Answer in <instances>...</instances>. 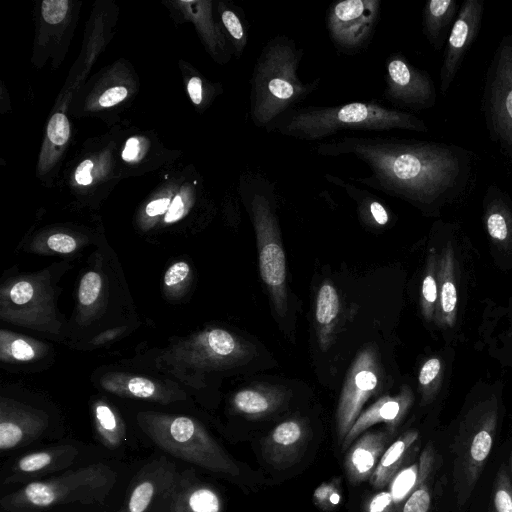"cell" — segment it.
Segmentation results:
<instances>
[{
    "label": "cell",
    "mask_w": 512,
    "mask_h": 512,
    "mask_svg": "<svg viewBox=\"0 0 512 512\" xmlns=\"http://www.w3.org/2000/svg\"><path fill=\"white\" fill-rule=\"evenodd\" d=\"M315 151L326 157H355L370 174L353 181L400 198L428 216L463 200L478 178V156L455 143L344 135L318 144Z\"/></svg>",
    "instance_id": "cell-1"
},
{
    "label": "cell",
    "mask_w": 512,
    "mask_h": 512,
    "mask_svg": "<svg viewBox=\"0 0 512 512\" xmlns=\"http://www.w3.org/2000/svg\"><path fill=\"white\" fill-rule=\"evenodd\" d=\"M429 131L427 123L411 112L389 108L377 101L335 106H297L276 118L267 132L304 141H318L342 131Z\"/></svg>",
    "instance_id": "cell-2"
},
{
    "label": "cell",
    "mask_w": 512,
    "mask_h": 512,
    "mask_svg": "<svg viewBox=\"0 0 512 512\" xmlns=\"http://www.w3.org/2000/svg\"><path fill=\"white\" fill-rule=\"evenodd\" d=\"M304 49L287 35L270 38L259 52L250 78L249 114L257 128L297 107L321 84V78L304 82L298 70Z\"/></svg>",
    "instance_id": "cell-3"
},
{
    "label": "cell",
    "mask_w": 512,
    "mask_h": 512,
    "mask_svg": "<svg viewBox=\"0 0 512 512\" xmlns=\"http://www.w3.org/2000/svg\"><path fill=\"white\" fill-rule=\"evenodd\" d=\"M240 193L255 229L261 278L275 310L287 313L286 262L275 211V183L261 172L248 169L240 179Z\"/></svg>",
    "instance_id": "cell-4"
},
{
    "label": "cell",
    "mask_w": 512,
    "mask_h": 512,
    "mask_svg": "<svg viewBox=\"0 0 512 512\" xmlns=\"http://www.w3.org/2000/svg\"><path fill=\"white\" fill-rule=\"evenodd\" d=\"M116 483V473L102 463L67 471L59 476L31 481L0 500L6 512H32L80 502L102 503Z\"/></svg>",
    "instance_id": "cell-5"
},
{
    "label": "cell",
    "mask_w": 512,
    "mask_h": 512,
    "mask_svg": "<svg viewBox=\"0 0 512 512\" xmlns=\"http://www.w3.org/2000/svg\"><path fill=\"white\" fill-rule=\"evenodd\" d=\"M144 430L161 450L173 457L215 473L230 476L240 473L230 455L189 417L151 418Z\"/></svg>",
    "instance_id": "cell-6"
},
{
    "label": "cell",
    "mask_w": 512,
    "mask_h": 512,
    "mask_svg": "<svg viewBox=\"0 0 512 512\" xmlns=\"http://www.w3.org/2000/svg\"><path fill=\"white\" fill-rule=\"evenodd\" d=\"M481 112L489 139L501 152L512 148V34L497 45L485 73Z\"/></svg>",
    "instance_id": "cell-7"
},
{
    "label": "cell",
    "mask_w": 512,
    "mask_h": 512,
    "mask_svg": "<svg viewBox=\"0 0 512 512\" xmlns=\"http://www.w3.org/2000/svg\"><path fill=\"white\" fill-rule=\"evenodd\" d=\"M381 0H344L332 3L326 25L336 50L355 55L370 44L381 11Z\"/></svg>",
    "instance_id": "cell-8"
},
{
    "label": "cell",
    "mask_w": 512,
    "mask_h": 512,
    "mask_svg": "<svg viewBox=\"0 0 512 512\" xmlns=\"http://www.w3.org/2000/svg\"><path fill=\"white\" fill-rule=\"evenodd\" d=\"M384 80L383 97L398 110L419 112L436 104L434 80L402 53H392L386 58Z\"/></svg>",
    "instance_id": "cell-9"
},
{
    "label": "cell",
    "mask_w": 512,
    "mask_h": 512,
    "mask_svg": "<svg viewBox=\"0 0 512 512\" xmlns=\"http://www.w3.org/2000/svg\"><path fill=\"white\" fill-rule=\"evenodd\" d=\"M178 474L164 456L147 463L129 486L124 512H168Z\"/></svg>",
    "instance_id": "cell-10"
},
{
    "label": "cell",
    "mask_w": 512,
    "mask_h": 512,
    "mask_svg": "<svg viewBox=\"0 0 512 512\" xmlns=\"http://www.w3.org/2000/svg\"><path fill=\"white\" fill-rule=\"evenodd\" d=\"M379 367L372 348L362 350L348 370L340 395L336 428L339 442H343L358 418L365 402L378 386Z\"/></svg>",
    "instance_id": "cell-11"
},
{
    "label": "cell",
    "mask_w": 512,
    "mask_h": 512,
    "mask_svg": "<svg viewBox=\"0 0 512 512\" xmlns=\"http://www.w3.org/2000/svg\"><path fill=\"white\" fill-rule=\"evenodd\" d=\"M484 0H464L444 46L439 71L440 92L446 95L454 83L463 61L478 38L484 14Z\"/></svg>",
    "instance_id": "cell-12"
},
{
    "label": "cell",
    "mask_w": 512,
    "mask_h": 512,
    "mask_svg": "<svg viewBox=\"0 0 512 512\" xmlns=\"http://www.w3.org/2000/svg\"><path fill=\"white\" fill-rule=\"evenodd\" d=\"M310 431L299 419H288L278 424L262 442V451L274 467L287 468L302 457Z\"/></svg>",
    "instance_id": "cell-13"
},
{
    "label": "cell",
    "mask_w": 512,
    "mask_h": 512,
    "mask_svg": "<svg viewBox=\"0 0 512 512\" xmlns=\"http://www.w3.org/2000/svg\"><path fill=\"white\" fill-rule=\"evenodd\" d=\"M78 455L70 445L52 447L23 455L12 466L4 483L27 482L69 467Z\"/></svg>",
    "instance_id": "cell-14"
},
{
    "label": "cell",
    "mask_w": 512,
    "mask_h": 512,
    "mask_svg": "<svg viewBox=\"0 0 512 512\" xmlns=\"http://www.w3.org/2000/svg\"><path fill=\"white\" fill-rule=\"evenodd\" d=\"M168 512H223L221 496L192 471L179 472Z\"/></svg>",
    "instance_id": "cell-15"
},
{
    "label": "cell",
    "mask_w": 512,
    "mask_h": 512,
    "mask_svg": "<svg viewBox=\"0 0 512 512\" xmlns=\"http://www.w3.org/2000/svg\"><path fill=\"white\" fill-rule=\"evenodd\" d=\"M388 439V434L383 431H366L351 444L344 466L347 478L352 484H360L370 479L385 451Z\"/></svg>",
    "instance_id": "cell-16"
},
{
    "label": "cell",
    "mask_w": 512,
    "mask_h": 512,
    "mask_svg": "<svg viewBox=\"0 0 512 512\" xmlns=\"http://www.w3.org/2000/svg\"><path fill=\"white\" fill-rule=\"evenodd\" d=\"M409 404V394L403 391L397 396H384L360 413L342 442L345 450L371 426L385 423L394 430Z\"/></svg>",
    "instance_id": "cell-17"
},
{
    "label": "cell",
    "mask_w": 512,
    "mask_h": 512,
    "mask_svg": "<svg viewBox=\"0 0 512 512\" xmlns=\"http://www.w3.org/2000/svg\"><path fill=\"white\" fill-rule=\"evenodd\" d=\"M460 5L455 0H429L422 9V33L436 51L444 48Z\"/></svg>",
    "instance_id": "cell-18"
},
{
    "label": "cell",
    "mask_w": 512,
    "mask_h": 512,
    "mask_svg": "<svg viewBox=\"0 0 512 512\" xmlns=\"http://www.w3.org/2000/svg\"><path fill=\"white\" fill-rule=\"evenodd\" d=\"M416 465L398 472L389 483V489L373 495L364 506V512H400L404 500L412 493L417 482Z\"/></svg>",
    "instance_id": "cell-19"
},
{
    "label": "cell",
    "mask_w": 512,
    "mask_h": 512,
    "mask_svg": "<svg viewBox=\"0 0 512 512\" xmlns=\"http://www.w3.org/2000/svg\"><path fill=\"white\" fill-rule=\"evenodd\" d=\"M40 417L2 414L0 421V450L8 451L28 445L43 430Z\"/></svg>",
    "instance_id": "cell-20"
},
{
    "label": "cell",
    "mask_w": 512,
    "mask_h": 512,
    "mask_svg": "<svg viewBox=\"0 0 512 512\" xmlns=\"http://www.w3.org/2000/svg\"><path fill=\"white\" fill-rule=\"evenodd\" d=\"M447 248L448 250L444 252L439 268L438 302L442 322L450 327L454 324L456 316L458 291L450 241L447 243Z\"/></svg>",
    "instance_id": "cell-21"
},
{
    "label": "cell",
    "mask_w": 512,
    "mask_h": 512,
    "mask_svg": "<svg viewBox=\"0 0 512 512\" xmlns=\"http://www.w3.org/2000/svg\"><path fill=\"white\" fill-rule=\"evenodd\" d=\"M416 434L407 433L393 442L382 454L369 482L375 489H383L396 475L404 453L415 440Z\"/></svg>",
    "instance_id": "cell-22"
},
{
    "label": "cell",
    "mask_w": 512,
    "mask_h": 512,
    "mask_svg": "<svg viewBox=\"0 0 512 512\" xmlns=\"http://www.w3.org/2000/svg\"><path fill=\"white\" fill-rule=\"evenodd\" d=\"M280 403L281 397L279 394L259 388L240 390L233 398L235 409L239 413L252 418L262 417L273 412Z\"/></svg>",
    "instance_id": "cell-23"
},
{
    "label": "cell",
    "mask_w": 512,
    "mask_h": 512,
    "mask_svg": "<svg viewBox=\"0 0 512 512\" xmlns=\"http://www.w3.org/2000/svg\"><path fill=\"white\" fill-rule=\"evenodd\" d=\"M325 179L333 185L343 188L358 203L362 212L368 213L377 225L384 226L388 224L390 220L389 210L375 195L329 173L325 174Z\"/></svg>",
    "instance_id": "cell-24"
},
{
    "label": "cell",
    "mask_w": 512,
    "mask_h": 512,
    "mask_svg": "<svg viewBox=\"0 0 512 512\" xmlns=\"http://www.w3.org/2000/svg\"><path fill=\"white\" fill-rule=\"evenodd\" d=\"M339 296L333 285L324 283L318 292L316 300V320L320 326L321 341L325 343L328 331L332 330L333 323L339 312Z\"/></svg>",
    "instance_id": "cell-25"
},
{
    "label": "cell",
    "mask_w": 512,
    "mask_h": 512,
    "mask_svg": "<svg viewBox=\"0 0 512 512\" xmlns=\"http://www.w3.org/2000/svg\"><path fill=\"white\" fill-rule=\"evenodd\" d=\"M95 418L103 444L110 449L119 447L125 439V431L111 408L105 404L97 405Z\"/></svg>",
    "instance_id": "cell-26"
},
{
    "label": "cell",
    "mask_w": 512,
    "mask_h": 512,
    "mask_svg": "<svg viewBox=\"0 0 512 512\" xmlns=\"http://www.w3.org/2000/svg\"><path fill=\"white\" fill-rule=\"evenodd\" d=\"M221 21L233 44L235 54L240 57L248 41L247 22L242 12L224 7L221 12Z\"/></svg>",
    "instance_id": "cell-27"
},
{
    "label": "cell",
    "mask_w": 512,
    "mask_h": 512,
    "mask_svg": "<svg viewBox=\"0 0 512 512\" xmlns=\"http://www.w3.org/2000/svg\"><path fill=\"white\" fill-rule=\"evenodd\" d=\"M438 274L439 273L436 272V257L433 251L429 259V267L422 281L421 290L423 312L427 319H430L433 316L438 302Z\"/></svg>",
    "instance_id": "cell-28"
},
{
    "label": "cell",
    "mask_w": 512,
    "mask_h": 512,
    "mask_svg": "<svg viewBox=\"0 0 512 512\" xmlns=\"http://www.w3.org/2000/svg\"><path fill=\"white\" fill-rule=\"evenodd\" d=\"M315 504L324 511H331L341 500L338 480L329 483H323L319 486L313 495Z\"/></svg>",
    "instance_id": "cell-29"
},
{
    "label": "cell",
    "mask_w": 512,
    "mask_h": 512,
    "mask_svg": "<svg viewBox=\"0 0 512 512\" xmlns=\"http://www.w3.org/2000/svg\"><path fill=\"white\" fill-rule=\"evenodd\" d=\"M70 134L68 119L62 113H55L47 126L49 140L56 145H63L67 142Z\"/></svg>",
    "instance_id": "cell-30"
},
{
    "label": "cell",
    "mask_w": 512,
    "mask_h": 512,
    "mask_svg": "<svg viewBox=\"0 0 512 512\" xmlns=\"http://www.w3.org/2000/svg\"><path fill=\"white\" fill-rule=\"evenodd\" d=\"M101 289V278L96 272H88L82 278L79 287V300L83 305H90L98 298Z\"/></svg>",
    "instance_id": "cell-31"
},
{
    "label": "cell",
    "mask_w": 512,
    "mask_h": 512,
    "mask_svg": "<svg viewBox=\"0 0 512 512\" xmlns=\"http://www.w3.org/2000/svg\"><path fill=\"white\" fill-rule=\"evenodd\" d=\"M68 1L66 0H46L42 2V16L49 24L61 22L67 13Z\"/></svg>",
    "instance_id": "cell-32"
},
{
    "label": "cell",
    "mask_w": 512,
    "mask_h": 512,
    "mask_svg": "<svg viewBox=\"0 0 512 512\" xmlns=\"http://www.w3.org/2000/svg\"><path fill=\"white\" fill-rule=\"evenodd\" d=\"M491 443V436L487 431L478 432L471 445V456L473 459L476 461L484 460L489 454Z\"/></svg>",
    "instance_id": "cell-33"
},
{
    "label": "cell",
    "mask_w": 512,
    "mask_h": 512,
    "mask_svg": "<svg viewBox=\"0 0 512 512\" xmlns=\"http://www.w3.org/2000/svg\"><path fill=\"white\" fill-rule=\"evenodd\" d=\"M441 370V361L439 358L428 359L420 369L419 383L422 387L429 386L439 375Z\"/></svg>",
    "instance_id": "cell-34"
},
{
    "label": "cell",
    "mask_w": 512,
    "mask_h": 512,
    "mask_svg": "<svg viewBox=\"0 0 512 512\" xmlns=\"http://www.w3.org/2000/svg\"><path fill=\"white\" fill-rule=\"evenodd\" d=\"M47 245L55 252L70 253L75 250L76 241L69 235L58 233L48 238Z\"/></svg>",
    "instance_id": "cell-35"
},
{
    "label": "cell",
    "mask_w": 512,
    "mask_h": 512,
    "mask_svg": "<svg viewBox=\"0 0 512 512\" xmlns=\"http://www.w3.org/2000/svg\"><path fill=\"white\" fill-rule=\"evenodd\" d=\"M127 388L132 395L140 398H149L155 393V385L150 380L142 377L132 378Z\"/></svg>",
    "instance_id": "cell-36"
},
{
    "label": "cell",
    "mask_w": 512,
    "mask_h": 512,
    "mask_svg": "<svg viewBox=\"0 0 512 512\" xmlns=\"http://www.w3.org/2000/svg\"><path fill=\"white\" fill-rule=\"evenodd\" d=\"M189 270V266L186 262L180 261L173 264L165 273V284L167 286L176 285L186 278Z\"/></svg>",
    "instance_id": "cell-37"
},
{
    "label": "cell",
    "mask_w": 512,
    "mask_h": 512,
    "mask_svg": "<svg viewBox=\"0 0 512 512\" xmlns=\"http://www.w3.org/2000/svg\"><path fill=\"white\" fill-rule=\"evenodd\" d=\"M32 296L33 287L26 281H20L16 283L10 291L11 300L18 305H23L29 302Z\"/></svg>",
    "instance_id": "cell-38"
},
{
    "label": "cell",
    "mask_w": 512,
    "mask_h": 512,
    "mask_svg": "<svg viewBox=\"0 0 512 512\" xmlns=\"http://www.w3.org/2000/svg\"><path fill=\"white\" fill-rule=\"evenodd\" d=\"M127 96V89L117 86L106 90L99 98L102 107H111L121 102Z\"/></svg>",
    "instance_id": "cell-39"
},
{
    "label": "cell",
    "mask_w": 512,
    "mask_h": 512,
    "mask_svg": "<svg viewBox=\"0 0 512 512\" xmlns=\"http://www.w3.org/2000/svg\"><path fill=\"white\" fill-rule=\"evenodd\" d=\"M11 354L17 360L27 361L32 359L35 353L25 340L16 339L11 344Z\"/></svg>",
    "instance_id": "cell-40"
},
{
    "label": "cell",
    "mask_w": 512,
    "mask_h": 512,
    "mask_svg": "<svg viewBox=\"0 0 512 512\" xmlns=\"http://www.w3.org/2000/svg\"><path fill=\"white\" fill-rule=\"evenodd\" d=\"M93 163L91 160H84L76 169L75 180L78 184L88 185L92 182L91 170Z\"/></svg>",
    "instance_id": "cell-41"
},
{
    "label": "cell",
    "mask_w": 512,
    "mask_h": 512,
    "mask_svg": "<svg viewBox=\"0 0 512 512\" xmlns=\"http://www.w3.org/2000/svg\"><path fill=\"white\" fill-rule=\"evenodd\" d=\"M184 214V204L182 198L177 195L170 203L168 212L165 216V222L171 223L180 219Z\"/></svg>",
    "instance_id": "cell-42"
},
{
    "label": "cell",
    "mask_w": 512,
    "mask_h": 512,
    "mask_svg": "<svg viewBox=\"0 0 512 512\" xmlns=\"http://www.w3.org/2000/svg\"><path fill=\"white\" fill-rule=\"evenodd\" d=\"M187 89L192 102L196 105L201 104L203 99L202 80L199 77H192L188 82Z\"/></svg>",
    "instance_id": "cell-43"
},
{
    "label": "cell",
    "mask_w": 512,
    "mask_h": 512,
    "mask_svg": "<svg viewBox=\"0 0 512 512\" xmlns=\"http://www.w3.org/2000/svg\"><path fill=\"white\" fill-rule=\"evenodd\" d=\"M170 206L169 198H161L151 201L146 206V213L148 216L154 217L163 214Z\"/></svg>",
    "instance_id": "cell-44"
},
{
    "label": "cell",
    "mask_w": 512,
    "mask_h": 512,
    "mask_svg": "<svg viewBox=\"0 0 512 512\" xmlns=\"http://www.w3.org/2000/svg\"><path fill=\"white\" fill-rule=\"evenodd\" d=\"M495 504L498 512H512V500L505 490L496 493Z\"/></svg>",
    "instance_id": "cell-45"
},
{
    "label": "cell",
    "mask_w": 512,
    "mask_h": 512,
    "mask_svg": "<svg viewBox=\"0 0 512 512\" xmlns=\"http://www.w3.org/2000/svg\"><path fill=\"white\" fill-rule=\"evenodd\" d=\"M139 153V141L136 137H131L127 140L125 148L122 152V158L125 161L134 160Z\"/></svg>",
    "instance_id": "cell-46"
},
{
    "label": "cell",
    "mask_w": 512,
    "mask_h": 512,
    "mask_svg": "<svg viewBox=\"0 0 512 512\" xmlns=\"http://www.w3.org/2000/svg\"><path fill=\"white\" fill-rule=\"evenodd\" d=\"M506 158L508 159L509 163L512 165V148L511 149H507L505 151L502 152Z\"/></svg>",
    "instance_id": "cell-47"
},
{
    "label": "cell",
    "mask_w": 512,
    "mask_h": 512,
    "mask_svg": "<svg viewBox=\"0 0 512 512\" xmlns=\"http://www.w3.org/2000/svg\"><path fill=\"white\" fill-rule=\"evenodd\" d=\"M114 512H124V508H122L120 510H117V511H114Z\"/></svg>",
    "instance_id": "cell-48"
}]
</instances>
